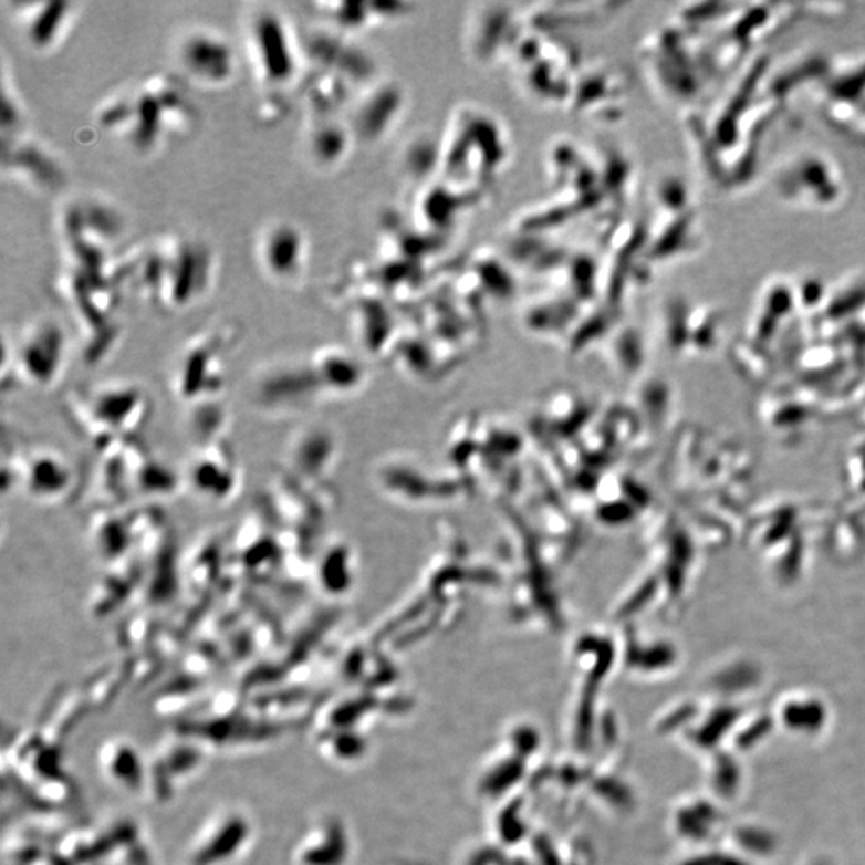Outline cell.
I'll list each match as a JSON object with an SVG mask.
<instances>
[{
	"mask_svg": "<svg viewBox=\"0 0 865 865\" xmlns=\"http://www.w3.org/2000/svg\"><path fill=\"white\" fill-rule=\"evenodd\" d=\"M2 167L41 191H53L66 184V171L56 156L42 143L20 134L2 135Z\"/></svg>",
	"mask_w": 865,
	"mask_h": 865,
	"instance_id": "11",
	"label": "cell"
},
{
	"mask_svg": "<svg viewBox=\"0 0 865 865\" xmlns=\"http://www.w3.org/2000/svg\"><path fill=\"white\" fill-rule=\"evenodd\" d=\"M288 108L289 103L285 102L284 96L271 93L260 103V119H263L267 124L278 123L288 114Z\"/></svg>",
	"mask_w": 865,
	"mask_h": 865,
	"instance_id": "19",
	"label": "cell"
},
{
	"mask_svg": "<svg viewBox=\"0 0 865 865\" xmlns=\"http://www.w3.org/2000/svg\"><path fill=\"white\" fill-rule=\"evenodd\" d=\"M320 387L310 364H282L264 372L253 384V402L268 414L295 413L314 388Z\"/></svg>",
	"mask_w": 865,
	"mask_h": 865,
	"instance_id": "12",
	"label": "cell"
},
{
	"mask_svg": "<svg viewBox=\"0 0 865 865\" xmlns=\"http://www.w3.org/2000/svg\"><path fill=\"white\" fill-rule=\"evenodd\" d=\"M260 262L271 278L291 281L302 273L309 246L303 231L291 221H278L263 232Z\"/></svg>",
	"mask_w": 865,
	"mask_h": 865,
	"instance_id": "13",
	"label": "cell"
},
{
	"mask_svg": "<svg viewBox=\"0 0 865 865\" xmlns=\"http://www.w3.org/2000/svg\"><path fill=\"white\" fill-rule=\"evenodd\" d=\"M350 139L348 128L334 121H323L314 125L309 139V153L314 163L323 167L337 166L348 155Z\"/></svg>",
	"mask_w": 865,
	"mask_h": 865,
	"instance_id": "16",
	"label": "cell"
},
{
	"mask_svg": "<svg viewBox=\"0 0 865 865\" xmlns=\"http://www.w3.org/2000/svg\"><path fill=\"white\" fill-rule=\"evenodd\" d=\"M100 127L121 135L139 153H149L170 135L189 132L198 108L180 82L171 76L146 79L134 92L119 93L103 103Z\"/></svg>",
	"mask_w": 865,
	"mask_h": 865,
	"instance_id": "1",
	"label": "cell"
},
{
	"mask_svg": "<svg viewBox=\"0 0 865 865\" xmlns=\"http://www.w3.org/2000/svg\"><path fill=\"white\" fill-rule=\"evenodd\" d=\"M102 768L113 779L114 784L128 790H137L143 784V763L127 742H111L102 752Z\"/></svg>",
	"mask_w": 865,
	"mask_h": 865,
	"instance_id": "17",
	"label": "cell"
},
{
	"mask_svg": "<svg viewBox=\"0 0 865 865\" xmlns=\"http://www.w3.org/2000/svg\"><path fill=\"white\" fill-rule=\"evenodd\" d=\"M15 482L34 502L62 503L76 484V468L53 448H35L18 457Z\"/></svg>",
	"mask_w": 865,
	"mask_h": 865,
	"instance_id": "8",
	"label": "cell"
},
{
	"mask_svg": "<svg viewBox=\"0 0 865 865\" xmlns=\"http://www.w3.org/2000/svg\"><path fill=\"white\" fill-rule=\"evenodd\" d=\"M346 81L335 74L321 70L320 74L305 81L306 102L316 113L325 114L329 111L337 108L342 102L343 85Z\"/></svg>",
	"mask_w": 865,
	"mask_h": 865,
	"instance_id": "18",
	"label": "cell"
},
{
	"mask_svg": "<svg viewBox=\"0 0 865 865\" xmlns=\"http://www.w3.org/2000/svg\"><path fill=\"white\" fill-rule=\"evenodd\" d=\"M306 55L320 70L346 82H359L369 73L366 56L341 35L316 31L306 41Z\"/></svg>",
	"mask_w": 865,
	"mask_h": 865,
	"instance_id": "14",
	"label": "cell"
},
{
	"mask_svg": "<svg viewBox=\"0 0 865 865\" xmlns=\"http://www.w3.org/2000/svg\"><path fill=\"white\" fill-rule=\"evenodd\" d=\"M66 363V332L55 320H42L30 325L13 350V375L30 387H55L63 377Z\"/></svg>",
	"mask_w": 865,
	"mask_h": 865,
	"instance_id": "5",
	"label": "cell"
},
{
	"mask_svg": "<svg viewBox=\"0 0 865 865\" xmlns=\"http://www.w3.org/2000/svg\"><path fill=\"white\" fill-rule=\"evenodd\" d=\"M231 334L212 332L185 346L171 372V387L178 399L192 404L217 398L225 384V353Z\"/></svg>",
	"mask_w": 865,
	"mask_h": 865,
	"instance_id": "4",
	"label": "cell"
},
{
	"mask_svg": "<svg viewBox=\"0 0 865 865\" xmlns=\"http://www.w3.org/2000/svg\"><path fill=\"white\" fill-rule=\"evenodd\" d=\"M63 235L67 248L96 249L108 252L121 238L125 221L116 207L98 199L70 204L63 212Z\"/></svg>",
	"mask_w": 865,
	"mask_h": 865,
	"instance_id": "10",
	"label": "cell"
},
{
	"mask_svg": "<svg viewBox=\"0 0 865 865\" xmlns=\"http://www.w3.org/2000/svg\"><path fill=\"white\" fill-rule=\"evenodd\" d=\"M177 56L186 76L206 87H225L238 73L235 46L216 31L186 32L178 45Z\"/></svg>",
	"mask_w": 865,
	"mask_h": 865,
	"instance_id": "7",
	"label": "cell"
},
{
	"mask_svg": "<svg viewBox=\"0 0 865 865\" xmlns=\"http://www.w3.org/2000/svg\"><path fill=\"white\" fill-rule=\"evenodd\" d=\"M91 420L106 436H134L148 425L153 402L148 392L135 382L113 381L100 384L87 395Z\"/></svg>",
	"mask_w": 865,
	"mask_h": 865,
	"instance_id": "6",
	"label": "cell"
},
{
	"mask_svg": "<svg viewBox=\"0 0 865 865\" xmlns=\"http://www.w3.org/2000/svg\"><path fill=\"white\" fill-rule=\"evenodd\" d=\"M249 50L257 76L273 91L292 84L300 74V52L288 18L274 9L250 17Z\"/></svg>",
	"mask_w": 865,
	"mask_h": 865,
	"instance_id": "3",
	"label": "cell"
},
{
	"mask_svg": "<svg viewBox=\"0 0 865 865\" xmlns=\"http://www.w3.org/2000/svg\"><path fill=\"white\" fill-rule=\"evenodd\" d=\"M74 3L66 0L23 3L24 35L35 50H49L64 35Z\"/></svg>",
	"mask_w": 865,
	"mask_h": 865,
	"instance_id": "15",
	"label": "cell"
},
{
	"mask_svg": "<svg viewBox=\"0 0 865 865\" xmlns=\"http://www.w3.org/2000/svg\"><path fill=\"white\" fill-rule=\"evenodd\" d=\"M212 263V253L201 242L175 238L139 253L132 281L155 305L184 310L206 294Z\"/></svg>",
	"mask_w": 865,
	"mask_h": 865,
	"instance_id": "2",
	"label": "cell"
},
{
	"mask_svg": "<svg viewBox=\"0 0 865 865\" xmlns=\"http://www.w3.org/2000/svg\"><path fill=\"white\" fill-rule=\"evenodd\" d=\"M185 481L202 502L221 506L230 503L241 489V468L231 450L220 441L204 442L189 457Z\"/></svg>",
	"mask_w": 865,
	"mask_h": 865,
	"instance_id": "9",
	"label": "cell"
}]
</instances>
